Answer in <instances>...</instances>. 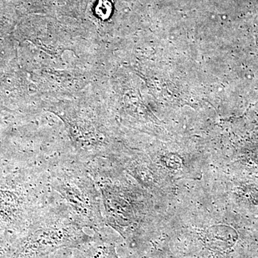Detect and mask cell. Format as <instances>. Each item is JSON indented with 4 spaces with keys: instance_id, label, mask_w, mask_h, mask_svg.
<instances>
[{
    "instance_id": "1",
    "label": "cell",
    "mask_w": 258,
    "mask_h": 258,
    "mask_svg": "<svg viewBox=\"0 0 258 258\" xmlns=\"http://www.w3.org/2000/svg\"><path fill=\"white\" fill-rule=\"evenodd\" d=\"M237 232L232 227L225 225L213 226L205 232L207 244L217 250L230 249L237 240Z\"/></svg>"
}]
</instances>
